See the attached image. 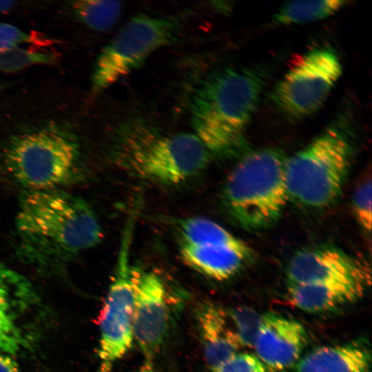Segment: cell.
Instances as JSON below:
<instances>
[{"label":"cell","instance_id":"cell-1","mask_svg":"<svg viewBox=\"0 0 372 372\" xmlns=\"http://www.w3.org/2000/svg\"><path fill=\"white\" fill-rule=\"evenodd\" d=\"M7 89L0 91L1 164L27 190L59 189L74 176L82 158L69 96Z\"/></svg>","mask_w":372,"mask_h":372},{"label":"cell","instance_id":"cell-2","mask_svg":"<svg viewBox=\"0 0 372 372\" xmlns=\"http://www.w3.org/2000/svg\"><path fill=\"white\" fill-rule=\"evenodd\" d=\"M16 228L25 255L44 264L69 259L102 237L90 205L59 189L26 190L19 200Z\"/></svg>","mask_w":372,"mask_h":372},{"label":"cell","instance_id":"cell-3","mask_svg":"<svg viewBox=\"0 0 372 372\" xmlns=\"http://www.w3.org/2000/svg\"><path fill=\"white\" fill-rule=\"evenodd\" d=\"M267 79L262 68H224L196 86L190 99L192 124L211 155L235 154L245 146V128Z\"/></svg>","mask_w":372,"mask_h":372},{"label":"cell","instance_id":"cell-4","mask_svg":"<svg viewBox=\"0 0 372 372\" xmlns=\"http://www.w3.org/2000/svg\"><path fill=\"white\" fill-rule=\"evenodd\" d=\"M111 162L135 177L176 185L203 171L211 154L192 133L164 134L143 121H126L112 132L107 144Z\"/></svg>","mask_w":372,"mask_h":372},{"label":"cell","instance_id":"cell-5","mask_svg":"<svg viewBox=\"0 0 372 372\" xmlns=\"http://www.w3.org/2000/svg\"><path fill=\"white\" fill-rule=\"evenodd\" d=\"M286 159L280 149H259L243 156L229 173L223 187V203L244 229H265L280 218L289 201Z\"/></svg>","mask_w":372,"mask_h":372},{"label":"cell","instance_id":"cell-6","mask_svg":"<svg viewBox=\"0 0 372 372\" xmlns=\"http://www.w3.org/2000/svg\"><path fill=\"white\" fill-rule=\"evenodd\" d=\"M353 154L350 132L334 123L304 148L287 158L289 201L310 209H322L340 195Z\"/></svg>","mask_w":372,"mask_h":372},{"label":"cell","instance_id":"cell-7","mask_svg":"<svg viewBox=\"0 0 372 372\" xmlns=\"http://www.w3.org/2000/svg\"><path fill=\"white\" fill-rule=\"evenodd\" d=\"M183 15L139 14L120 29L99 54L91 78L96 94L135 70L157 50L176 41L184 28Z\"/></svg>","mask_w":372,"mask_h":372},{"label":"cell","instance_id":"cell-8","mask_svg":"<svg viewBox=\"0 0 372 372\" xmlns=\"http://www.w3.org/2000/svg\"><path fill=\"white\" fill-rule=\"evenodd\" d=\"M342 72L338 54L329 47L311 49L289 68L271 94L276 107L292 118L318 110Z\"/></svg>","mask_w":372,"mask_h":372},{"label":"cell","instance_id":"cell-9","mask_svg":"<svg viewBox=\"0 0 372 372\" xmlns=\"http://www.w3.org/2000/svg\"><path fill=\"white\" fill-rule=\"evenodd\" d=\"M132 225L125 229L115 271L99 318L98 372H112L114 364L130 349L133 337L134 271L129 253Z\"/></svg>","mask_w":372,"mask_h":372},{"label":"cell","instance_id":"cell-10","mask_svg":"<svg viewBox=\"0 0 372 372\" xmlns=\"http://www.w3.org/2000/svg\"><path fill=\"white\" fill-rule=\"evenodd\" d=\"M40 303L31 282L0 264V351L16 355L30 347V324Z\"/></svg>","mask_w":372,"mask_h":372},{"label":"cell","instance_id":"cell-11","mask_svg":"<svg viewBox=\"0 0 372 372\" xmlns=\"http://www.w3.org/2000/svg\"><path fill=\"white\" fill-rule=\"evenodd\" d=\"M287 276L289 285L341 282L366 287L371 281V271L364 262L329 246L296 251L288 263Z\"/></svg>","mask_w":372,"mask_h":372},{"label":"cell","instance_id":"cell-12","mask_svg":"<svg viewBox=\"0 0 372 372\" xmlns=\"http://www.w3.org/2000/svg\"><path fill=\"white\" fill-rule=\"evenodd\" d=\"M133 337L145 360H152L167 334L169 308L162 280L152 272L134 271Z\"/></svg>","mask_w":372,"mask_h":372},{"label":"cell","instance_id":"cell-13","mask_svg":"<svg viewBox=\"0 0 372 372\" xmlns=\"http://www.w3.org/2000/svg\"><path fill=\"white\" fill-rule=\"evenodd\" d=\"M307 338L305 329L299 322L275 313L262 315L253 345L255 355L267 369L285 370L300 360Z\"/></svg>","mask_w":372,"mask_h":372},{"label":"cell","instance_id":"cell-14","mask_svg":"<svg viewBox=\"0 0 372 372\" xmlns=\"http://www.w3.org/2000/svg\"><path fill=\"white\" fill-rule=\"evenodd\" d=\"M196 320L209 371L239 352L242 346L223 309L210 302L201 303L196 310Z\"/></svg>","mask_w":372,"mask_h":372},{"label":"cell","instance_id":"cell-15","mask_svg":"<svg viewBox=\"0 0 372 372\" xmlns=\"http://www.w3.org/2000/svg\"><path fill=\"white\" fill-rule=\"evenodd\" d=\"M179 249L185 264L211 278L220 281L235 276L254 256L253 251L215 243L180 242Z\"/></svg>","mask_w":372,"mask_h":372},{"label":"cell","instance_id":"cell-16","mask_svg":"<svg viewBox=\"0 0 372 372\" xmlns=\"http://www.w3.org/2000/svg\"><path fill=\"white\" fill-rule=\"evenodd\" d=\"M371 353L365 343L354 342L316 348L300 358L296 372H370Z\"/></svg>","mask_w":372,"mask_h":372},{"label":"cell","instance_id":"cell-17","mask_svg":"<svg viewBox=\"0 0 372 372\" xmlns=\"http://www.w3.org/2000/svg\"><path fill=\"white\" fill-rule=\"evenodd\" d=\"M365 287L349 283L289 285L288 298L296 307L309 313H324L360 298Z\"/></svg>","mask_w":372,"mask_h":372},{"label":"cell","instance_id":"cell-18","mask_svg":"<svg viewBox=\"0 0 372 372\" xmlns=\"http://www.w3.org/2000/svg\"><path fill=\"white\" fill-rule=\"evenodd\" d=\"M180 242L215 243L252 251L244 241L216 222L203 217H189L179 221Z\"/></svg>","mask_w":372,"mask_h":372},{"label":"cell","instance_id":"cell-19","mask_svg":"<svg viewBox=\"0 0 372 372\" xmlns=\"http://www.w3.org/2000/svg\"><path fill=\"white\" fill-rule=\"evenodd\" d=\"M347 3L338 0L287 2L275 13L273 22L277 25H291L318 21L333 14Z\"/></svg>","mask_w":372,"mask_h":372},{"label":"cell","instance_id":"cell-20","mask_svg":"<svg viewBox=\"0 0 372 372\" xmlns=\"http://www.w3.org/2000/svg\"><path fill=\"white\" fill-rule=\"evenodd\" d=\"M71 12L86 27L107 32L118 21L123 5L118 1L80 0L70 2Z\"/></svg>","mask_w":372,"mask_h":372},{"label":"cell","instance_id":"cell-21","mask_svg":"<svg viewBox=\"0 0 372 372\" xmlns=\"http://www.w3.org/2000/svg\"><path fill=\"white\" fill-rule=\"evenodd\" d=\"M58 54L52 52L27 50L22 48L0 51V72H15L32 65L54 64Z\"/></svg>","mask_w":372,"mask_h":372},{"label":"cell","instance_id":"cell-22","mask_svg":"<svg viewBox=\"0 0 372 372\" xmlns=\"http://www.w3.org/2000/svg\"><path fill=\"white\" fill-rule=\"evenodd\" d=\"M227 314L242 347H253L262 315L246 306L231 309Z\"/></svg>","mask_w":372,"mask_h":372},{"label":"cell","instance_id":"cell-23","mask_svg":"<svg viewBox=\"0 0 372 372\" xmlns=\"http://www.w3.org/2000/svg\"><path fill=\"white\" fill-rule=\"evenodd\" d=\"M53 43V39L41 33L25 32L13 25L0 23V51L20 48L24 44L48 47Z\"/></svg>","mask_w":372,"mask_h":372},{"label":"cell","instance_id":"cell-24","mask_svg":"<svg viewBox=\"0 0 372 372\" xmlns=\"http://www.w3.org/2000/svg\"><path fill=\"white\" fill-rule=\"evenodd\" d=\"M371 178L365 177L355 188L351 207L353 215L360 226L367 233L371 230Z\"/></svg>","mask_w":372,"mask_h":372},{"label":"cell","instance_id":"cell-25","mask_svg":"<svg viewBox=\"0 0 372 372\" xmlns=\"http://www.w3.org/2000/svg\"><path fill=\"white\" fill-rule=\"evenodd\" d=\"M209 372H267L255 354L238 352Z\"/></svg>","mask_w":372,"mask_h":372},{"label":"cell","instance_id":"cell-26","mask_svg":"<svg viewBox=\"0 0 372 372\" xmlns=\"http://www.w3.org/2000/svg\"><path fill=\"white\" fill-rule=\"evenodd\" d=\"M0 372H20L17 364L0 351Z\"/></svg>","mask_w":372,"mask_h":372},{"label":"cell","instance_id":"cell-27","mask_svg":"<svg viewBox=\"0 0 372 372\" xmlns=\"http://www.w3.org/2000/svg\"><path fill=\"white\" fill-rule=\"evenodd\" d=\"M19 3L14 1H0V13L8 12L18 6Z\"/></svg>","mask_w":372,"mask_h":372},{"label":"cell","instance_id":"cell-28","mask_svg":"<svg viewBox=\"0 0 372 372\" xmlns=\"http://www.w3.org/2000/svg\"><path fill=\"white\" fill-rule=\"evenodd\" d=\"M135 372H154L152 361L145 360L141 367Z\"/></svg>","mask_w":372,"mask_h":372},{"label":"cell","instance_id":"cell-29","mask_svg":"<svg viewBox=\"0 0 372 372\" xmlns=\"http://www.w3.org/2000/svg\"><path fill=\"white\" fill-rule=\"evenodd\" d=\"M11 86L9 82H0V91L7 89Z\"/></svg>","mask_w":372,"mask_h":372}]
</instances>
